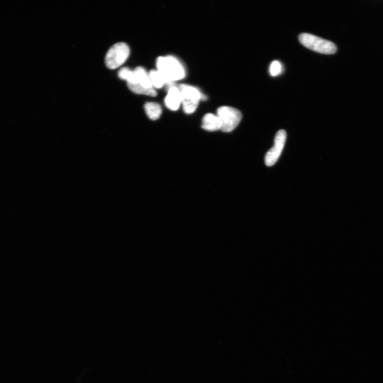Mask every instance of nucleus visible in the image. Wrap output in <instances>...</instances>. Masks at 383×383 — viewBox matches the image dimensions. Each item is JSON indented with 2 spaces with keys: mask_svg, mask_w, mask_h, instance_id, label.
Returning a JSON list of instances; mask_svg holds the SVG:
<instances>
[{
  "mask_svg": "<svg viewBox=\"0 0 383 383\" xmlns=\"http://www.w3.org/2000/svg\"><path fill=\"white\" fill-rule=\"evenodd\" d=\"M127 86L133 93L151 96L157 95L150 79L149 73L142 67H137L127 81Z\"/></svg>",
  "mask_w": 383,
  "mask_h": 383,
  "instance_id": "nucleus-2",
  "label": "nucleus"
},
{
  "mask_svg": "<svg viewBox=\"0 0 383 383\" xmlns=\"http://www.w3.org/2000/svg\"><path fill=\"white\" fill-rule=\"evenodd\" d=\"M179 87L181 94L183 109L186 114L194 113L200 100L206 99V97L197 88L186 84H181Z\"/></svg>",
  "mask_w": 383,
  "mask_h": 383,
  "instance_id": "nucleus-4",
  "label": "nucleus"
},
{
  "mask_svg": "<svg viewBox=\"0 0 383 383\" xmlns=\"http://www.w3.org/2000/svg\"><path fill=\"white\" fill-rule=\"evenodd\" d=\"M130 54V47L123 42L117 43L108 50L105 58L106 67L115 70L124 64Z\"/></svg>",
  "mask_w": 383,
  "mask_h": 383,
  "instance_id": "nucleus-5",
  "label": "nucleus"
},
{
  "mask_svg": "<svg viewBox=\"0 0 383 383\" xmlns=\"http://www.w3.org/2000/svg\"><path fill=\"white\" fill-rule=\"evenodd\" d=\"M287 139V133L284 130L279 131L275 138L274 145L265 156V163L267 166L276 164L283 150Z\"/></svg>",
  "mask_w": 383,
  "mask_h": 383,
  "instance_id": "nucleus-7",
  "label": "nucleus"
},
{
  "mask_svg": "<svg viewBox=\"0 0 383 383\" xmlns=\"http://www.w3.org/2000/svg\"><path fill=\"white\" fill-rule=\"evenodd\" d=\"M282 64L278 61H273L269 67V73L272 77H277L281 75L283 72Z\"/></svg>",
  "mask_w": 383,
  "mask_h": 383,
  "instance_id": "nucleus-12",
  "label": "nucleus"
},
{
  "mask_svg": "<svg viewBox=\"0 0 383 383\" xmlns=\"http://www.w3.org/2000/svg\"><path fill=\"white\" fill-rule=\"evenodd\" d=\"M299 40L303 46L320 53L332 54L337 51L335 43L311 34H301Z\"/></svg>",
  "mask_w": 383,
  "mask_h": 383,
  "instance_id": "nucleus-3",
  "label": "nucleus"
},
{
  "mask_svg": "<svg viewBox=\"0 0 383 383\" xmlns=\"http://www.w3.org/2000/svg\"><path fill=\"white\" fill-rule=\"evenodd\" d=\"M132 72L133 71L131 70L130 68L124 67L121 69L118 75H119V77L121 80L127 81L131 77Z\"/></svg>",
  "mask_w": 383,
  "mask_h": 383,
  "instance_id": "nucleus-13",
  "label": "nucleus"
},
{
  "mask_svg": "<svg viewBox=\"0 0 383 383\" xmlns=\"http://www.w3.org/2000/svg\"><path fill=\"white\" fill-rule=\"evenodd\" d=\"M144 109L147 116L152 121L158 120L162 114L161 105L155 102H147L144 105Z\"/></svg>",
  "mask_w": 383,
  "mask_h": 383,
  "instance_id": "nucleus-10",
  "label": "nucleus"
},
{
  "mask_svg": "<svg viewBox=\"0 0 383 383\" xmlns=\"http://www.w3.org/2000/svg\"><path fill=\"white\" fill-rule=\"evenodd\" d=\"M150 79L154 88H161L165 85L168 87L175 83H169L165 79L162 74L157 70H152L149 73Z\"/></svg>",
  "mask_w": 383,
  "mask_h": 383,
  "instance_id": "nucleus-11",
  "label": "nucleus"
},
{
  "mask_svg": "<svg viewBox=\"0 0 383 383\" xmlns=\"http://www.w3.org/2000/svg\"><path fill=\"white\" fill-rule=\"evenodd\" d=\"M165 103L170 110L176 111L179 109L182 104V98L181 91L178 87L175 85L168 87V93L167 95Z\"/></svg>",
  "mask_w": 383,
  "mask_h": 383,
  "instance_id": "nucleus-8",
  "label": "nucleus"
},
{
  "mask_svg": "<svg viewBox=\"0 0 383 383\" xmlns=\"http://www.w3.org/2000/svg\"><path fill=\"white\" fill-rule=\"evenodd\" d=\"M217 116L222 124L221 130L224 132H231L239 124L242 119V114L235 108L223 106L218 108Z\"/></svg>",
  "mask_w": 383,
  "mask_h": 383,
  "instance_id": "nucleus-6",
  "label": "nucleus"
},
{
  "mask_svg": "<svg viewBox=\"0 0 383 383\" xmlns=\"http://www.w3.org/2000/svg\"><path fill=\"white\" fill-rule=\"evenodd\" d=\"M222 122L217 115L207 114L204 115L202 119V127L205 131L214 132L221 130Z\"/></svg>",
  "mask_w": 383,
  "mask_h": 383,
  "instance_id": "nucleus-9",
  "label": "nucleus"
},
{
  "mask_svg": "<svg viewBox=\"0 0 383 383\" xmlns=\"http://www.w3.org/2000/svg\"><path fill=\"white\" fill-rule=\"evenodd\" d=\"M156 66L159 72L169 83H175L185 77V68L179 60L173 56L159 57Z\"/></svg>",
  "mask_w": 383,
  "mask_h": 383,
  "instance_id": "nucleus-1",
  "label": "nucleus"
}]
</instances>
